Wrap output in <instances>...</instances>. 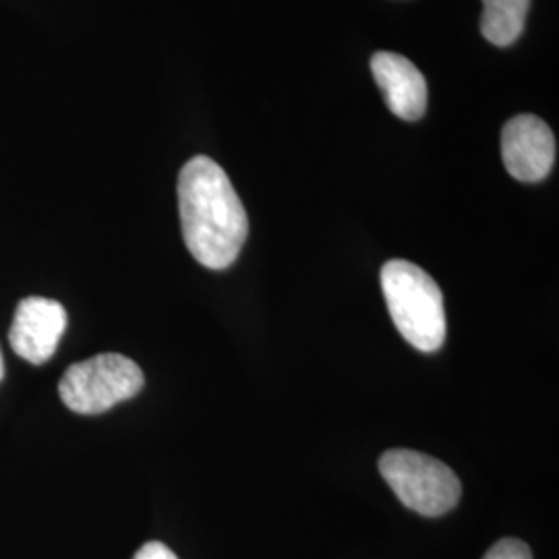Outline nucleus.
I'll return each mask as SVG.
<instances>
[{
	"instance_id": "obj_1",
	"label": "nucleus",
	"mask_w": 559,
	"mask_h": 559,
	"mask_svg": "<svg viewBox=\"0 0 559 559\" xmlns=\"http://www.w3.org/2000/svg\"><path fill=\"white\" fill-rule=\"evenodd\" d=\"M182 239L191 255L207 270H226L240 255L249 218L221 164L195 156L179 175Z\"/></svg>"
},
{
	"instance_id": "obj_2",
	"label": "nucleus",
	"mask_w": 559,
	"mask_h": 559,
	"mask_svg": "<svg viewBox=\"0 0 559 559\" xmlns=\"http://www.w3.org/2000/svg\"><path fill=\"white\" fill-rule=\"evenodd\" d=\"M381 290L402 338L420 353H436L445 342V307L436 280L411 261L381 267Z\"/></svg>"
},
{
	"instance_id": "obj_3",
	"label": "nucleus",
	"mask_w": 559,
	"mask_h": 559,
	"mask_svg": "<svg viewBox=\"0 0 559 559\" xmlns=\"http://www.w3.org/2000/svg\"><path fill=\"white\" fill-rule=\"evenodd\" d=\"M380 473L396 498L420 516L448 514L462 493L459 477L450 466L413 450L385 452L380 459Z\"/></svg>"
},
{
	"instance_id": "obj_4",
	"label": "nucleus",
	"mask_w": 559,
	"mask_h": 559,
	"mask_svg": "<svg viewBox=\"0 0 559 559\" xmlns=\"http://www.w3.org/2000/svg\"><path fill=\"white\" fill-rule=\"evenodd\" d=\"M143 388V373L135 360L104 353L75 362L59 383L62 404L78 415H100L119 402L138 396Z\"/></svg>"
},
{
	"instance_id": "obj_5",
	"label": "nucleus",
	"mask_w": 559,
	"mask_h": 559,
	"mask_svg": "<svg viewBox=\"0 0 559 559\" xmlns=\"http://www.w3.org/2000/svg\"><path fill=\"white\" fill-rule=\"evenodd\" d=\"M501 158L508 173L522 182L547 179L556 162V138L545 120L519 115L501 131Z\"/></svg>"
},
{
	"instance_id": "obj_6",
	"label": "nucleus",
	"mask_w": 559,
	"mask_h": 559,
	"mask_svg": "<svg viewBox=\"0 0 559 559\" xmlns=\"http://www.w3.org/2000/svg\"><path fill=\"white\" fill-rule=\"evenodd\" d=\"M67 328V311L59 300L27 297L20 302L9 330V344L21 359L44 365L57 353Z\"/></svg>"
},
{
	"instance_id": "obj_7",
	"label": "nucleus",
	"mask_w": 559,
	"mask_h": 559,
	"mask_svg": "<svg viewBox=\"0 0 559 559\" xmlns=\"http://www.w3.org/2000/svg\"><path fill=\"white\" fill-rule=\"evenodd\" d=\"M371 71L388 108L402 120H419L427 110V83L419 69L396 52H378Z\"/></svg>"
},
{
	"instance_id": "obj_8",
	"label": "nucleus",
	"mask_w": 559,
	"mask_h": 559,
	"mask_svg": "<svg viewBox=\"0 0 559 559\" xmlns=\"http://www.w3.org/2000/svg\"><path fill=\"white\" fill-rule=\"evenodd\" d=\"M531 0H483L480 34L496 46H510L519 40Z\"/></svg>"
},
{
	"instance_id": "obj_9",
	"label": "nucleus",
	"mask_w": 559,
	"mask_h": 559,
	"mask_svg": "<svg viewBox=\"0 0 559 559\" xmlns=\"http://www.w3.org/2000/svg\"><path fill=\"white\" fill-rule=\"evenodd\" d=\"M483 559H533V554L524 540L501 539L485 554Z\"/></svg>"
},
{
	"instance_id": "obj_10",
	"label": "nucleus",
	"mask_w": 559,
	"mask_h": 559,
	"mask_svg": "<svg viewBox=\"0 0 559 559\" xmlns=\"http://www.w3.org/2000/svg\"><path fill=\"white\" fill-rule=\"evenodd\" d=\"M133 559H179L164 543L158 540H152V543H145L141 547L140 551L135 554Z\"/></svg>"
},
{
	"instance_id": "obj_11",
	"label": "nucleus",
	"mask_w": 559,
	"mask_h": 559,
	"mask_svg": "<svg viewBox=\"0 0 559 559\" xmlns=\"http://www.w3.org/2000/svg\"><path fill=\"white\" fill-rule=\"evenodd\" d=\"M4 378V362H2V353H0V380Z\"/></svg>"
}]
</instances>
